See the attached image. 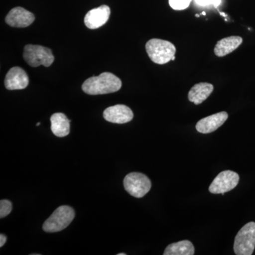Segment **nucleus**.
Returning a JSON list of instances; mask_svg holds the SVG:
<instances>
[{
	"label": "nucleus",
	"mask_w": 255,
	"mask_h": 255,
	"mask_svg": "<svg viewBox=\"0 0 255 255\" xmlns=\"http://www.w3.org/2000/svg\"><path fill=\"white\" fill-rule=\"evenodd\" d=\"M122 86V80L118 77L112 73H103L87 79L82 89L87 95H98L118 92Z\"/></svg>",
	"instance_id": "1"
},
{
	"label": "nucleus",
	"mask_w": 255,
	"mask_h": 255,
	"mask_svg": "<svg viewBox=\"0 0 255 255\" xmlns=\"http://www.w3.org/2000/svg\"><path fill=\"white\" fill-rule=\"evenodd\" d=\"M145 48L150 60L158 65H164L175 59L176 47L168 41L153 38L147 42Z\"/></svg>",
	"instance_id": "2"
},
{
	"label": "nucleus",
	"mask_w": 255,
	"mask_h": 255,
	"mask_svg": "<svg viewBox=\"0 0 255 255\" xmlns=\"http://www.w3.org/2000/svg\"><path fill=\"white\" fill-rule=\"evenodd\" d=\"M75 215L73 208L68 206H60L43 223V230L47 233L63 231L73 221Z\"/></svg>",
	"instance_id": "3"
},
{
	"label": "nucleus",
	"mask_w": 255,
	"mask_h": 255,
	"mask_svg": "<svg viewBox=\"0 0 255 255\" xmlns=\"http://www.w3.org/2000/svg\"><path fill=\"white\" fill-rule=\"evenodd\" d=\"M255 248V223L250 222L240 230L235 239L234 252L237 255H251Z\"/></svg>",
	"instance_id": "4"
},
{
	"label": "nucleus",
	"mask_w": 255,
	"mask_h": 255,
	"mask_svg": "<svg viewBox=\"0 0 255 255\" xmlns=\"http://www.w3.org/2000/svg\"><path fill=\"white\" fill-rule=\"evenodd\" d=\"M23 58L31 67H49L55 60L50 48L38 45H26L23 49Z\"/></svg>",
	"instance_id": "5"
},
{
	"label": "nucleus",
	"mask_w": 255,
	"mask_h": 255,
	"mask_svg": "<svg viewBox=\"0 0 255 255\" xmlns=\"http://www.w3.org/2000/svg\"><path fill=\"white\" fill-rule=\"evenodd\" d=\"M126 191L135 198H142L150 190L152 184L150 179L140 172H131L124 179Z\"/></svg>",
	"instance_id": "6"
},
{
	"label": "nucleus",
	"mask_w": 255,
	"mask_h": 255,
	"mask_svg": "<svg viewBox=\"0 0 255 255\" xmlns=\"http://www.w3.org/2000/svg\"><path fill=\"white\" fill-rule=\"evenodd\" d=\"M239 180V175L236 172L231 170L223 171L211 183L209 191L214 194H224L237 187Z\"/></svg>",
	"instance_id": "7"
},
{
	"label": "nucleus",
	"mask_w": 255,
	"mask_h": 255,
	"mask_svg": "<svg viewBox=\"0 0 255 255\" xmlns=\"http://www.w3.org/2000/svg\"><path fill=\"white\" fill-rule=\"evenodd\" d=\"M104 118L107 122L114 124H126L133 119V113L127 106L117 105L106 109Z\"/></svg>",
	"instance_id": "8"
},
{
	"label": "nucleus",
	"mask_w": 255,
	"mask_h": 255,
	"mask_svg": "<svg viewBox=\"0 0 255 255\" xmlns=\"http://www.w3.org/2000/svg\"><path fill=\"white\" fill-rule=\"evenodd\" d=\"M34 20V15L20 6L11 9L5 18L6 23L15 28L27 27Z\"/></svg>",
	"instance_id": "9"
},
{
	"label": "nucleus",
	"mask_w": 255,
	"mask_h": 255,
	"mask_svg": "<svg viewBox=\"0 0 255 255\" xmlns=\"http://www.w3.org/2000/svg\"><path fill=\"white\" fill-rule=\"evenodd\" d=\"M111 9L107 5H102L89 11L85 17V23L90 29H97L105 25L110 18Z\"/></svg>",
	"instance_id": "10"
},
{
	"label": "nucleus",
	"mask_w": 255,
	"mask_h": 255,
	"mask_svg": "<svg viewBox=\"0 0 255 255\" xmlns=\"http://www.w3.org/2000/svg\"><path fill=\"white\" fill-rule=\"evenodd\" d=\"M28 82L29 80L26 72L19 67H14L6 74L4 85L9 90H23L28 86Z\"/></svg>",
	"instance_id": "11"
},
{
	"label": "nucleus",
	"mask_w": 255,
	"mask_h": 255,
	"mask_svg": "<svg viewBox=\"0 0 255 255\" xmlns=\"http://www.w3.org/2000/svg\"><path fill=\"white\" fill-rule=\"evenodd\" d=\"M228 118V114L226 112L213 114L199 121L196 125V130L201 133H211L219 128Z\"/></svg>",
	"instance_id": "12"
},
{
	"label": "nucleus",
	"mask_w": 255,
	"mask_h": 255,
	"mask_svg": "<svg viewBox=\"0 0 255 255\" xmlns=\"http://www.w3.org/2000/svg\"><path fill=\"white\" fill-rule=\"evenodd\" d=\"M214 85L208 83V82H201V83L196 84L189 91L188 98L194 105H201L202 102L207 100L208 97L214 91Z\"/></svg>",
	"instance_id": "13"
},
{
	"label": "nucleus",
	"mask_w": 255,
	"mask_h": 255,
	"mask_svg": "<svg viewBox=\"0 0 255 255\" xmlns=\"http://www.w3.org/2000/svg\"><path fill=\"white\" fill-rule=\"evenodd\" d=\"M243 43L241 36H230L220 40L216 43L214 53L218 57L226 56L237 49Z\"/></svg>",
	"instance_id": "14"
},
{
	"label": "nucleus",
	"mask_w": 255,
	"mask_h": 255,
	"mask_svg": "<svg viewBox=\"0 0 255 255\" xmlns=\"http://www.w3.org/2000/svg\"><path fill=\"white\" fill-rule=\"evenodd\" d=\"M51 130L57 137L67 136L70 133V121L62 113H55L50 117Z\"/></svg>",
	"instance_id": "15"
},
{
	"label": "nucleus",
	"mask_w": 255,
	"mask_h": 255,
	"mask_svg": "<svg viewBox=\"0 0 255 255\" xmlns=\"http://www.w3.org/2000/svg\"><path fill=\"white\" fill-rule=\"evenodd\" d=\"M194 247L189 241H182L169 245L164 251V255H193Z\"/></svg>",
	"instance_id": "16"
},
{
	"label": "nucleus",
	"mask_w": 255,
	"mask_h": 255,
	"mask_svg": "<svg viewBox=\"0 0 255 255\" xmlns=\"http://www.w3.org/2000/svg\"><path fill=\"white\" fill-rule=\"evenodd\" d=\"M191 0H169V4L174 10H184L189 7Z\"/></svg>",
	"instance_id": "17"
},
{
	"label": "nucleus",
	"mask_w": 255,
	"mask_h": 255,
	"mask_svg": "<svg viewBox=\"0 0 255 255\" xmlns=\"http://www.w3.org/2000/svg\"><path fill=\"white\" fill-rule=\"evenodd\" d=\"M12 210V204L8 200H1L0 201V218L6 217L11 213Z\"/></svg>",
	"instance_id": "18"
},
{
	"label": "nucleus",
	"mask_w": 255,
	"mask_h": 255,
	"mask_svg": "<svg viewBox=\"0 0 255 255\" xmlns=\"http://www.w3.org/2000/svg\"><path fill=\"white\" fill-rule=\"evenodd\" d=\"M198 4L201 6H207V5H214L215 7H217L221 4V0H195Z\"/></svg>",
	"instance_id": "19"
},
{
	"label": "nucleus",
	"mask_w": 255,
	"mask_h": 255,
	"mask_svg": "<svg viewBox=\"0 0 255 255\" xmlns=\"http://www.w3.org/2000/svg\"><path fill=\"white\" fill-rule=\"evenodd\" d=\"M6 237L4 236V235L1 234L0 235V247H3L6 243Z\"/></svg>",
	"instance_id": "20"
},
{
	"label": "nucleus",
	"mask_w": 255,
	"mask_h": 255,
	"mask_svg": "<svg viewBox=\"0 0 255 255\" xmlns=\"http://www.w3.org/2000/svg\"><path fill=\"white\" fill-rule=\"evenodd\" d=\"M125 253H120V254H118V255H126Z\"/></svg>",
	"instance_id": "21"
},
{
	"label": "nucleus",
	"mask_w": 255,
	"mask_h": 255,
	"mask_svg": "<svg viewBox=\"0 0 255 255\" xmlns=\"http://www.w3.org/2000/svg\"><path fill=\"white\" fill-rule=\"evenodd\" d=\"M39 125H40V123H38V124H36V126H38H38H39Z\"/></svg>",
	"instance_id": "22"
}]
</instances>
